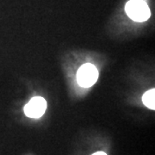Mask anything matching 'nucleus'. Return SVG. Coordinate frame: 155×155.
Segmentation results:
<instances>
[{
  "mask_svg": "<svg viewBox=\"0 0 155 155\" xmlns=\"http://www.w3.org/2000/svg\"><path fill=\"white\" fill-rule=\"evenodd\" d=\"M47 109V102L41 97H35L24 107V113L29 118H40L43 116Z\"/></svg>",
  "mask_w": 155,
  "mask_h": 155,
  "instance_id": "obj_3",
  "label": "nucleus"
},
{
  "mask_svg": "<svg viewBox=\"0 0 155 155\" xmlns=\"http://www.w3.org/2000/svg\"><path fill=\"white\" fill-rule=\"evenodd\" d=\"M92 155H107L105 153H104V152H97V153H95Z\"/></svg>",
  "mask_w": 155,
  "mask_h": 155,
  "instance_id": "obj_5",
  "label": "nucleus"
},
{
  "mask_svg": "<svg viewBox=\"0 0 155 155\" xmlns=\"http://www.w3.org/2000/svg\"><path fill=\"white\" fill-rule=\"evenodd\" d=\"M125 11L133 21L137 22H146L151 16L149 7L143 0L128 1L125 5Z\"/></svg>",
  "mask_w": 155,
  "mask_h": 155,
  "instance_id": "obj_1",
  "label": "nucleus"
},
{
  "mask_svg": "<svg viewBox=\"0 0 155 155\" xmlns=\"http://www.w3.org/2000/svg\"><path fill=\"white\" fill-rule=\"evenodd\" d=\"M98 78V71L94 65L85 63L78 69L77 72V81L80 86L89 88L92 86Z\"/></svg>",
  "mask_w": 155,
  "mask_h": 155,
  "instance_id": "obj_2",
  "label": "nucleus"
},
{
  "mask_svg": "<svg viewBox=\"0 0 155 155\" xmlns=\"http://www.w3.org/2000/svg\"><path fill=\"white\" fill-rule=\"evenodd\" d=\"M142 102L150 110L155 109V90L152 89L147 91L142 97Z\"/></svg>",
  "mask_w": 155,
  "mask_h": 155,
  "instance_id": "obj_4",
  "label": "nucleus"
}]
</instances>
